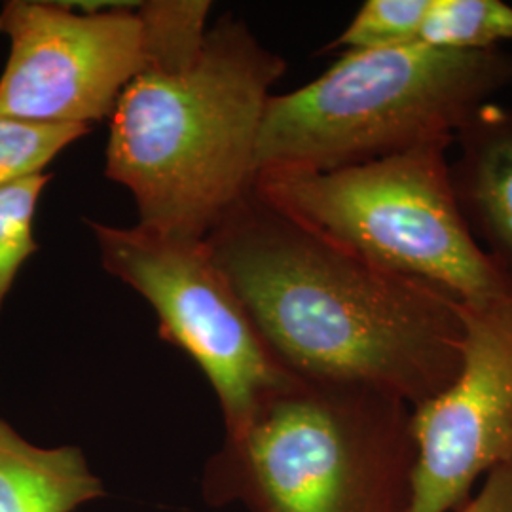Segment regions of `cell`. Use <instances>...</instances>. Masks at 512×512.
<instances>
[{
	"label": "cell",
	"mask_w": 512,
	"mask_h": 512,
	"mask_svg": "<svg viewBox=\"0 0 512 512\" xmlns=\"http://www.w3.org/2000/svg\"><path fill=\"white\" fill-rule=\"evenodd\" d=\"M277 363L378 387L412 408L458 376L461 300L315 234L255 188L205 238Z\"/></svg>",
	"instance_id": "cell-1"
},
{
	"label": "cell",
	"mask_w": 512,
	"mask_h": 512,
	"mask_svg": "<svg viewBox=\"0 0 512 512\" xmlns=\"http://www.w3.org/2000/svg\"><path fill=\"white\" fill-rule=\"evenodd\" d=\"M285 71L228 14L192 63L129 84L110 114L105 175L131 192L139 226L205 239L253 190L264 110Z\"/></svg>",
	"instance_id": "cell-2"
},
{
	"label": "cell",
	"mask_w": 512,
	"mask_h": 512,
	"mask_svg": "<svg viewBox=\"0 0 512 512\" xmlns=\"http://www.w3.org/2000/svg\"><path fill=\"white\" fill-rule=\"evenodd\" d=\"M412 412L378 387L291 374L207 459L203 501L249 512H408Z\"/></svg>",
	"instance_id": "cell-3"
},
{
	"label": "cell",
	"mask_w": 512,
	"mask_h": 512,
	"mask_svg": "<svg viewBox=\"0 0 512 512\" xmlns=\"http://www.w3.org/2000/svg\"><path fill=\"white\" fill-rule=\"evenodd\" d=\"M512 84V54L423 44L346 52L310 84L272 95L256 143V177L332 171L433 143H454Z\"/></svg>",
	"instance_id": "cell-4"
},
{
	"label": "cell",
	"mask_w": 512,
	"mask_h": 512,
	"mask_svg": "<svg viewBox=\"0 0 512 512\" xmlns=\"http://www.w3.org/2000/svg\"><path fill=\"white\" fill-rule=\"evenodd\" d=\"M450 147L433 143L332 171L260 173L253 188L338 247L461 302L511 293L459 211Z\"/></svg>",
	"instance_id": "cell-5"
},
{
	"label": "cell",
	"mask_w": 512,
	"mask_h": 512,
	"mask_svg": "<svg viewBox=\"0 0 512 512\" xmlns=\"http://www.w3.org/2000/svg\"><path fill=\"white\" fill-rule=\"evenodd\" d=\"M101 264L141 294L158 317V334L194 359L213 387L226 435L291 376L264 344L220 272L205 239L86 220Z\"/></svg>",
	"instance_id": "cell-6"
},
{
	"label": "cell",
	"mask_w": 512,
	"mask_h": 512,
	"mask_svg": "<svg viewBox=\"0 0 512 512\" xmlns=\"http://www.w3.org/2000/svg\"><path fill=\"white\" fill-rule=\"evenodd\" d=\"M0 35V116L23 122L92 128L150 67L141 2L10 0Z\"/></svg>",
	"instance_id": "cell-7"
},
{
	"label": "cell",
	"mask_w": 512,
	"mask_h": 512,
	"mask_svg": "<svg viewBox=\"0 0 512 512\" xmlns=\"http://www.w3.org/2000/svg\"><path fill=\"white\" fill-rule=\"evenodd\" d=\"M458 376L412 412L418 461L408 512H458L480 476L512 459V291L461 302Z\"/></svg>",
	"instance_id": "cell-8"
},
{
	"label": "cell",
	"mask_w": 512,
	"mask_h": 512,
	"mask_svg": "<svg viewBox=\"0 0 512 512\" xmlns=\"http://www.w3.org/2000/svg\"><path fill=\"white\" fill-rule=\"evenodd\" d=\"M452 145L450 179L459 211L512 291V107L486 103Z\"/></svg>",
	"instance_id": "cell-9"
},
{
	"label": "cell",
	"mask_w": 512,
	"mask_h": 512,
	"mask_svg": "<svg viewBox=\"0 0 512 512\" xmlns=\"http://www.w3.org/2000/svg\"><path fill=\"white\" fill-rule=\"evenodd\" d=\"M105 495L78 446H37L0 420V512H74Z\"/></svg>",
	"instance_id": "cell-10"
},
{
	"label": "cell",
	"mask_w": 512,
	"mask_h": 512,
	"mask_svg": "<svg viewBox=\"0 0 512 512\" xmlns=\"http://www.w3.org/2000/svg\"><path fill=\"white\" fill-rule=\"evenodd\" d=\"M512 38V6L501 0H429L418 44L486 52Z\"/></svg>",
	"instance_id": "cell-11"
},
{
	"label": "cell",
	"mask_w": 512,
	"mask_h": 512,
	"mask_svg": "<svg viewBox=\"0 0 512 512\" xmlns=\"http://www.w3.org/2000/svg\"><path fill=\"white\" fill-rule=\"evenodd\" d=\"M48 173H35L0 186V311L21 266L38 251L33 222Z\"/></svg>",
	"instance_id": "cell-12"
},
{
	"label": "cell",
	"mask_w": 512,
	"mask_h": 512,
	"mask_svg": "<svg viewBox=\"0 0 512 512\" xmlns=\"http://www.w3.org/2000/svg\"><path fill=\"white\" fill-rule=\"evenodd\" d=\"M429 0H368L327 50L370 52L418 44Z\"/></svg>",
	"instance_id": "cell-13"
},
{
	"label": "cell",
	"mask_w": 512,
	"mask_h": 512,
	"mask_svg": "<svg viewBox=\"0 0 512 512\" xmlns=\"http://www.w3.org/2000/svg\"><path fill=\"white\" fill-rule=\"evenodd\" d=\"M86 126L33 124L0 116V186L44 173L46 165L90 133Z\"/></svg>",
	"instance_id": "cell-14"
},
{
	"label": "cell",
	"mask_w": 512,
	"mask_h": 512,
	"mask_svg": "<svg viewBox=\"0 0 512 512\" xmlns=\"http://www.w3.org/2000/svg\"><path fill=\"white\" fill-rule=\"evenodd\" d=\"M458 512H512V459L492 469L480 494Z\"/></svg>",
	"instance_id": "cell-15"
}]
</instances>
